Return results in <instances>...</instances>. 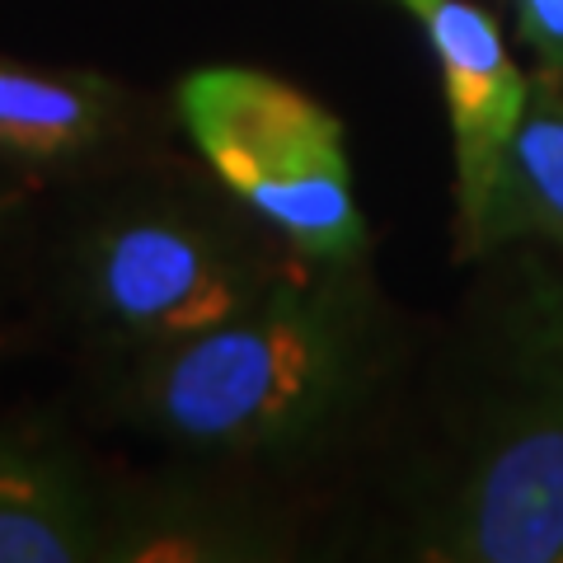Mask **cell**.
Here are the masks:
<instances>
[{
    "instance_id": "8",
    "label": "cell",
    "mask_w": 563,
    "mask_h": 563,
    "mask_svg": "<svg viewBox=\"0 0 563 563\" xmlns=\"http://www.w3.org/2000/svg\"><path fill=\"white\" fill-rule=\"evenodd\" d=\"M85 544L90 526L66 474L0 446V563H70Z\"/></svg>"
},
{
    "instance_id": "2",
    "label": "cell",
    "mask_w": 563,
    "mask_h": 563,
    "mask_svg": "<svg viewBox=\"0 0 563 563\" xmlns=\"http://www.w3.org/2000/svg\"><path fill=\"white\" fill-rule=\"evenodd\" d=\"M179 113L217 179L296 250L362 254L366 225L352 198L343 128L329 109L263 70L207 66L179 85Z\"/></svg>"
},
{
    "instance_id": "5",
    "label": "cell",
    "mask_w": 563,
    "mask_h": 563,
    "mask_svg": "<svg viewBox=\"0 0 563 563\" xmlns=\"http://www.w3.org/2000/svg\"><path fill=\"white\" fill-rule=\"evenodd\" d=\"M451 540L479 563H563V372L484 461Z\"/></svg>"
},
{
    "instance_id": "3",
    "label": "cell",
    "mask_w": 563,
    "mask_h": 563,
    "mask_svg": "<svg viewBox=\"0 0 563 563\" xmlns=\"http://www.w3.org/2000/svg\"><path fill=\"white\" fill-rule=\"evenodd\" d=\"M85 287L99 314L141 339H188L250 310L254 282L184 217H122L85 250Z\"/></svg>"
},
{
    "instance_id": "7",
    "label": "cell",
    "mask_w": 563,
    "mask_h": 563,
    "mask_svg": "<svg viewBox=\"0 0 563 563\" xmlns=\"http://www.w3.org/2000/svg\"><path fill=\"white\" fill-rule=\"evenodd\" d=\"M113 90L85 70H43L0 57V151L57 161L103 132Z\"/></svg>"
},
{
    "instance_id": "9",
    "label": "cell",
    "mask_w": 563,
    "mask_h": 563,
    "mask_svg": "<svg viewBox=\"0 0 563 563\" xmlns=\"http://www.w3.org/2000/svg\"><path fill=\"white\" fill-rule=\"evenodd\" d=\"M512 5L521 38L544 57V70L563 76V0H512Z\"/></svg>"
},
{
    "instance_id": "4",
    "label": "cell",
    "mask_w": 563,
    "mask_h": 563,
    "mask_svg": "<svg viewBox=\"0 0 563 563\" xmlns=\"http://www.w3.org/2000/svg\"><path fill=\"white\" fill-rule=\"evenodd\" d=\"M442 66L446 109L455 132V188H461L465 240L474 244L498 184L503 155L521 128L531 80L507 52L498 24L470 0H404Z\"/></svg>"
},
{
    "instance_id": "6",
    "label": "cell",
    "mask_w": 563,
    "mask_h": 563,
    "mask_svg": "<svg viewBox=\"0 0 563 563\" xmlns=\"http://www.w3.org/2000/svg\"><path fill=\"white\" fill-rule=\"evenodd\" d=\"M563 76L531 85L521 128L503 155L498 184L474 235V250L503 235H550L563 244Z\"/></svg>"
},
{
    "instance_id": "1",
    "label": "cell",
    "mask_w": 563,
    "mask_h": 563,
    "mask_svg": "<svg viewBox=\"0 0 563 563\" xmlns=\"http://www.w3.org/2000/svg\"><path fill=\"white\" fill-rule=\"evenodd\" d=\"M347 339L329 306L296 291L174 339L146 376V413L198 446H263L306 432L343 390Z\"/></svg>"
}]
</instances>
